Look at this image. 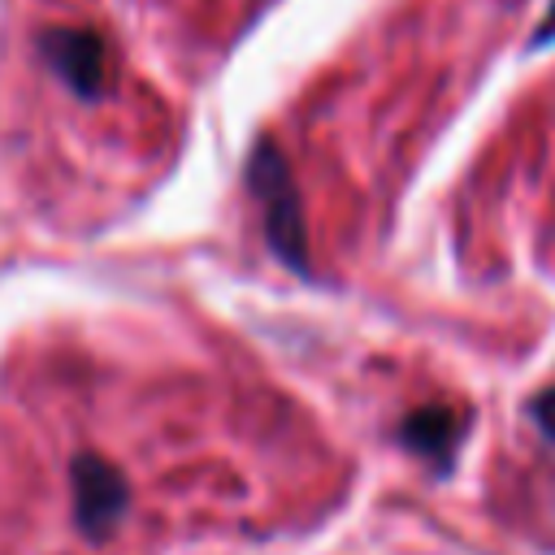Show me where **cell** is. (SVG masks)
Masks as SVG:
<instances>
[{
  "mask_svg": "<svg viewBox=\"0 0 555 555\" xmlns=\"http://www.w3.org/2000/svg\"><path fill=\"white\" fill-rule=\"evenodd\" d=\"M39 52L78 95H100L108 87V43L100 30L52 26V30H43Z\"/></svg>",
  "mask_w": 555,
  "mask_h": 555,
  "instance_id": "2",
  "label": "cell"
},
{
  "mask_svg": "<svg viewBox=\"0 0 555 555\" xmlns=\"http://www.w3.org/2000/svg\"><path fill=\"white\" fill-rule=\"evenodd\" d=\"M555 39V4H551V13H546V22H538V30H533V48H542V43H551Z\"/></svg>",
  "mask_w": 555,
  "mask_h": 555,
  "instance_id": "6",
  "label": "cell"
},
{
  "mask_svg": "<svg viewBox=\"0 0 555 555\" xmlns=\"http://www.w3.org/2000/svg\"><path fill=\"white\" fill-rule=\"evenodd\" d=\"M247 178H251L256 199L264 204V230H269L273 251L286 264L304 269L308 264V256H304V212H299V195H295V182H291V169H286L282 152L273 143H260L251 152Z\"/></svg>",
  "mask_w": 555,
  "mask_h": 555,
  "instance_id": "1",
  "label": "cell"
},
{
  "mask_svg": "<svg viewBox=\"0 0 555 555\" xmlns=\"http://www.w3.org/2000/svg\"><path fill=\"white\" fill-rule=\"evenodd\" d=\"M403 442L421 455H434V460H447L451 447L460 442L464 434V412L447 408V403H434V408H416L408 421H403Z\"/></svg>",
  "mask_w": 555,
  "mask_h": 555,
  "instance_id": "4",
  "label": "cell"
},
{
  "mask_svg": "<svg viewBox=\"0 0 555 555\" xmlns=\"http://www.w3.org/2000/svg\"><path fill=\"white\" fill-rule=\"evenodd\" d=\"M529 412H533V421L542 425V434L555 442V386H546V390L529 403Z\"/></svg>",
  "mask_w": 555,
  "mask_h": 555,
  "instance_id": "5",
  "label": "cell"
},
{
  "mask_svg": "<svg viewBox=\"0 0 555 555\" xmlns=\"http://www.w3.org/2000/svg\"><path fill=\"white\" fill-rule=\"evenodd\" d=\"M74 494H78V520L87 529H104L126 512V481L117 477V468L91 455L74 464Z\"/></svg>",
  "mask_w": 555,
  "mask_h": 555,
  "instance_id": "3",
  "label": "cell"
}]
</instances>
